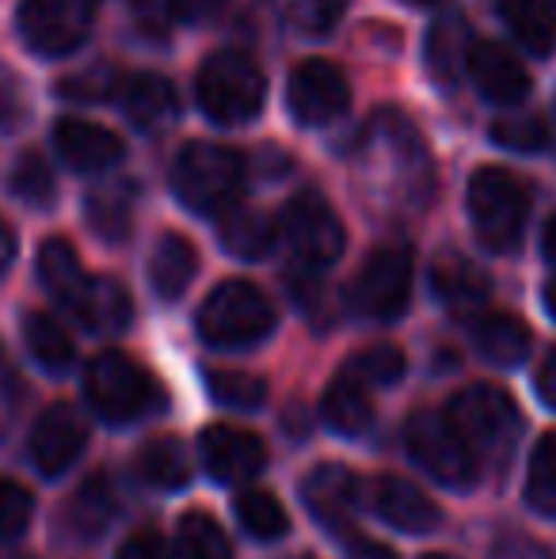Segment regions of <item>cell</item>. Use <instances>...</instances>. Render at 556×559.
Segmentation results:
<instances>
[{"label":"cell","instance_id":"6da1fadb","mask_svg":"<svg viewBox=\"0 0 556 559\" xmlns=\"http://www.w3.org/2000/svg\"><path fill=\"white\" fill-rule=\"evenodd\" d=\"M240 187H245V160L229 145L191 141L171 164V191L202 217H222L225 210H233Z\"/></svg>","mask_w":556,"mask_h":559},{"label":"cell","instance_id":"7a4b0ae2","mask_svg":"<svg viewBox=\"0 0 556 559\" xmlns=\"http://www.w3.org/2000/svg\"><path fill=\"white\" fill-rule=\"evenodd\" d=\"M450 423L465 438L476 461H499L514 453L522 435V412L514 396L499 384H469L450 400Z\"/></svg>","mask_w":556,"mask_h":559},{"label":"cell","instance_id":"3957f363","mask_svg":"<svg viewBox=\"0 0 556 559\" xmlns=\"http://www.w3.org/2000/svg\"><path fill=\"white\" fill-rule=\"evenodd\" d=\"M275 332V305L252 282H222L199 309V335L222 350H245Z\"/></svg>","mask_w":556,"mask_h":559},{"label":"cell","instance_id":"277c9868","mask_svg":"<svg viewBox=\"0 0 556 559\" xmlns=\"http://www.w3.org/2000/svg\"><path fill=\"white\" fill-rule=\"evenodd\" d=\"M469 217L484 248L511 251L527 233L530 187L507 168H476L469 179Z\"/></svg>","mask_w":556,"mask_h":559},{"label":"cell","instance_id":"5b68a950","mask_svg":"<svg viewBox=\"0 0 556 559\" xmlns=\"http://www.w3.org/2000/svg\"><path fill=\"white\" fill-rule=\"evenodd\" d=\"M194 96H199V107L214 118V122L240 126L263 111L268 81H263L260 66H256L252 58L225 50V53H214V58L199 69Z\"/></svg>","mask_w":556,"mask_h":559},{"label":"cell","instance_id":"8992f818","mask_svg":"<svg viewBox=\"0 0 556 559\" xmlns=\"http://www.w3.org/2000/svg\"><path fill=\"white\" fill-rule=\"evenodd\" d=\"M84 392H88V404L96 407L99 419L134 423L153 407L156 381L138 358L122 350H107L92 358L88 373H84Z\"/></svg>","mask_w":556,"mask_h":559},{"label":"cell","instance_id":"52a82bcc","mask_svg":"<svg viewBox=\"0 0 556 559\" xmlns=\"http://www.w3.org/2000/svg\"><path fill=\"white\" fill-rule=\"evenodd\" d=\"M404 445H409L412 461L446 487H473L481 476V461L458 435L450 415L416 412L404 427Z\"/></svg>","mask_w":556,"mask_h":559},{"label":"cell","instance_id":"ba28073f","mask_svg":"<svg viewBox=\"0 0 556 559\" xmlns=\"http://www.w3.org/2000/svg\"><path fill=\"white\" fill-rule=\"evenodd\" d=\"M412 251L409 248H378L363 263L351 282V305L366 320H397L412 301Z\"/></svg>","mask_w":556,"mask_h":559},{"label":"cell","instance_id":"9c48e42d","mask_svg":"<svg viewBox=\"0 0 556 559\" xmlns=\"http://www.w3.org/2000/svg\"><path fill=\"white\" fill-rule=\"evenodd\" d=\"M279 236L289 243L297 263L317 266V271L335 263L343 255V243H347V233H343L335 210L312 191L286 202V210L279 214Z\"/></svg>","mask_w":556,"mask_h":559},{"label":"cell","instance_id":"30bf717a","mask_svg":"<svg viewBox=\"0 0 556 559\" xmlns=\"http://www.w3.org/2000/svg\"><path fill=\"white\" fill-rule=\"evenodd\" d=\"M96 0H23L20 4V35L43 58H66L88 38Z\"/></svg>","mask_w":556,"mask_h":559},{"label":"cell","instance_id":"8fae6325","mask_svg":"<svg viewBox=\"0 0 556 559\" xmlns=\"http://www.w3.org/2000/svg\"><path fill=\"white\" fill-rule=\"evenodd\" d=\"M286 104L289 115L301 126H328L335 122L351 104V84L340 66L324 58L297 61L286 81Z\"/></svg>","mask_w":556,"mask_h":559},{"label":"cell","instance_id":"7c38bea8","mask_svg":"<svg viewBox=\"0 0 556 559\" xmlns=\"http://www.w3.org/2000/svg\"><path fill=\"white\" fill-rule=\"evenodd\" d=\"M202 464L217 484H248L252 476H260L268 468V445L252 430L229 427V423H217L206 427L199 438Z\"/></svg>","mask_w":556,"mask_h":559},{"label":"cell","instance_id":"4fadbf2b","mask_svg":"<svg viewBox=\"0 0 556 559\" xmlns=\"http://www.w3.org/2000/svg\"><path fill=\"white\" fill-rule=\"evenodd\" d=\"M84 442H88V427L81 415L66 404H54L38 415L35 430H31V461L46 479H58L84 453Z\"/></svg>","mask_w":556,"mask_h":559},{"label":"cell","instance_id":"5bb4252c","mask_svg":"<svg viewBox=\"0 0 556 559\" xmlns=\"http://www.w3.org/2000/svg\"><path fill=\"white\" fill-rule=\"evenodd\" d=\"M301 499L328 533H347L358 514V479L343 464H317L301 479Z\"/></svg>","mask_w":556,"mask_h":559},{"label":"cell","instance_id":"9a60e30c","mask_svg":"<svg viewBox=\"0 0 556 559\" xmlns=\"http://www.w3.org/2000/svg\"><path fill=\"white\" fill-rule=\"evenodd\" d=\"M469 76H473V84L481 88L484 99L504 107L527 104L530 88H534L527 66L496 43H473V50H469Z\"/></svg>","mask_w":556,"mask_h":559},{"label":"cell","instance_id":"2e32d148","mask_svg":"<svg viewBox=\"0 0 556 559\" xmlns=\"http://www.w3.org/2000/svg\"><path fill=\"white\" fill-rule=\"evenodd\" d=\"M54 148L73 171H107L122 160V138L84 118H61L54 126Z\"/></svg>","mask_w":556,"mask_h":559},{"label":"cell","instance_id":"e0dca14e","mask_svg":"<svg viewBox=\"0 0 556 559\" xmlns=\"http://www.w3.org/2000/svg\"><path fill=\"white\" fill-rule=\"evenodd\" d=\"M374 510H378L381 522L401 533H430L442 522V510L435 507V499L404 476H378Z\"/></svg>","mask_w":556,"mask_h":559},{"label":"cell","instance_id":"ac0fdd59","mask_svg":"<svg viewBox=\"0 0 556 559\" xmlns=\"http://www.w3.org/2000/svg\"><path fill=\"white\" fill-rule=\"evenodd\" d=\"M66 309L81 320L88 332H122L134 317V305H130V294L119 286L115 278H104V274H84L81 286L69 294Z\"/></svg>","mask_w":556,"mask_h":559},{"label":"cell","instance_id":"d6986e66","mask_svg":"<svg viewBox=\"0 0 556 559\" xmlns=\"http://www.w3.org/2000/svg\"><path fill=\"white\" fill-rule=\"evenodd\" d=\"M199 274V251L187 236L164 233L149 255V286L161 301H179Z\"/></svg>","mask_w":556,"mask_h":559},{"label":"cell","instance_id":"ffe728a7","mask_svg":"<svg viewBox=\"0 0 556 559\" xmlns=\"http://www.w3.org/2000/svg\"><path fill=\"white\" fill-rule=\"evenodd\" d=\"M119 96H122V115L130 118V126H138V130H145V133L164 130V126L176 118V107H179L176 88H171L164 76H153V73L122 81Z\"/></svg>","mask_w":556,"mask_h":559},{"label":"cell","instance_id":"44dd1931","mask_svg":"<svg viewBox=\"0 0 556 559\" xmlns=\"http://www.w3.org/2000/svg\"><path fill=\"white\" fill-rule=\"evenodd\" d=\"M473 343L481 350V358H488L492 366L511 369L527 361L534 335H530V328L514 312H484L473 324Z\"/></svg>","mask_w":556,"mask_h":559},{"label":"cell","instance_id":"7402d4cb","mask_svg":"<svg viewBox=\"0 0 556 559\" xmlns=\"http://www.w3.org/2000/svg\"><path fill=\"white\" fill-rule=\"evenodd\" d=\"M430 286L438 301L450 305L453 312H476L488 301V274L465 255H442L430 266Z\"/></svg>","mask_w":556,"mask_h":559},{"label":"cell","instance_id":"603a6c76","mask_svg":"<svg viewBox=\"0 0 556 559\" xmlns=\"http://www.w3.org/2000/svg\"><path fill=\"white\" fill-rule=\"evenodd\" d=\"M499 15L534 58H549L556 50V8L549 0H499Z\"/></svg>","mask_w":556,"mask_h":559},{"label":"cell","instance_id":"cb8c5ba5","mask_svg":"<svg viewBox=\"0 0 556 559\" xmlns=\"http://www.w3.org/2000/svg\"><path fill=\"white\" fill-rule=\"evenodd\" d=\"M320 419L335 430V435H366L374 427V404H370V389L347 381V377H335L328 384L324 400H320Z\"/></svg>","mask_w":556,"mask_h":559},{"label":"cell","instance_id":"d4e9b609","mask_svg":"<svg viewBox=\"0 0 556 559\" xmlns=\"http://www.w3.org/2000/svg\"><path fill=\"white\" fill-rule=\"evenodd\" d=\"M138 472L145 484L161 487V491H179V487L191 484V453H187V445L179 442L176 435H161L153 438V442L141 445L138 453Z\"/></svg>","mask_w":556,"mask_h":559},{"label":"cell","instance_id":"484cf974","mask_svg":"<svg viewBox=\"0 0 556 559\" xmlns=\"http://www.w3.org/2000/svg\"><path fill=\"white\" fill-rule=\"evenodd\" d=\"M469 27L461 15H442L435 27L427 31V69L435 81L453 84L461 69H469Z\"/></svg>","mask_w":556,"mask_h":559},{"label":"cell","instance_id":"4316f807","mask_svg":"<svg viewBox=\"0 0 556 559\" xmlns=\"http://www.w3.org/2000/svg\"><path fill=\"white\" fill-rule=\"evenodd\" d=\"M279 240V222L263 210H225L222 243L237 259H263Z\"/></svg>","mask_w":556,"mask_h":559},{"label":"cell","instance_id":"83f0119b","mask_svg":"<svg viewBox=\"0 0 556 559\" xmlns=\"http://www.w3.org/2000/svg\"><path fill=\"white\" fill-rule=\"evenodd\" d=\"M23 343H27L31 358L46 369V373H66L73 366V338H69L66 328L58 324L46 312H27L23 317Z\"/></svg>","mask_w":556,"mask_h":559},{"label":"cell","instance_id":"f1b7e54d","mask_svg":"<svg viewBox=\"0 0 556 559\" xmlns=\"http://www.w3.org/2000/svg\"><path fill=\"white\" fill-rule=\"evenodd\" d=\"M404 369H409V358H404L401 346L378 343V346H366V350L351 354L340 377H347V381L363 384V389H389V384L401 381Z\"/></svg>","mask_w":556,"mask_h":559},{"label":"cell","instance_id":"f546056e","mask_svg":"<svg viewBox=\"0 0 556 559\" xmlns=\"http://www.w3.org/2000/svg\"><path fill=\"white\" fill-rule=\"evenodd\" d=\"M111 514H115V495H111V487H107V479L96 476L69 499L66 525L76 533V537L88 540V537H96V533H104V525L111 522Z\"/></svg>","mask_w":556,"mask_h":559},{"label":"cell","instance_id":"4dcf8cb0","mask_svg":"<svg viewBox=\"0 0 556 559\" xmlns=\"http://www.w3.org/2000/svg\"><path fill=\"white\" fill-rule=\"evenodd\" d=\"M233 510H237V522L245 525L256 540H279V537H286V530H289L286 507H282L271 491H260V487L240 491Z\"/></svg>","mask_w":556,"mask_h":559},{"label":"cell","instance_id":"1f68e13d","mask_svg":"<svg viewBox=\"0 0 556 559\" xmlns=\"http://www.w3.org/2000/svg\"><path fill=\"white\" fill-rule=\"evenodd\" d=\"M38 278H43V286L66 305L69 294L84 282V266H81V255L73 251V243L58 240V236L46 240L43 251H38Z\"/></svg>","mask_w":556,"mask_h":559},{"label":"cell","instance_id":"d6a6232c","mask_svg":"<svg viewBox=\"0 0 556 559\" xmlns=\"http://www.w3.org/2000/svg\"><path fill=\"white\" fill-rule=\"evenodd\" d=\"M179 556L184 559H233V545L225 530L206 510H187L179 518Z\"/></svg>","mask_w":556,"mask_h":559},{"label":"cell","instance_id":"836d02e7","mask_svg":"<svg viewBox=\"0 0 556 559\" xmlns=\"http://www.w3.org/2000/svg\"><path fill=\"white\" fill-rule=\"evenodd\" d=\"M527 502L537 514H556V430L534 445L527 464Z\"/></svg>","mask_w":556,"mask_h":559},{"label":"cell","instance_id":"e575fe53","mask_svg":"<svg viewBox=\"0 0 556 559\" xmlns=\"http://www.w3.org/2000/svg\"><path fill=\"white\" fill-rule=\"evenodd\" d=\"M206 384H210V396L222 407H233V412H252L268 396V384L252 373H240V369H217V373L206 377Z\"/></svg>","mask_w":556,"mask_h":559},{"label":"cell","instance_id":"d590c367","mask_svg":"<svg viewBox=\"0 0 556 559\" xmlns=\"http://www.w3.org/2000/svg\"><path fill=\"white\" fill-rule=\"evenodd\" d=\"M492 138L496 145L511 148V153H537L549 145V126L542 115H519V118H496L492 122Z\"/></svg>","mask_w":556,"mask_h":559},{"label":"cell","instance_id":"8d00e7d4","mask_svg":"<svg viewBox=\"0 0 556 559\" xmlns=\"http://www.w3.org/2000/svg\"><path fill=\"white\" fill-rule=\"evenodd\" d=\"M12 194L27 206H46L54 199V176L38 153H23L12 168Z\"/></svg>","mask_w":556,"mask_h":559},{"label":"cell","instance_id":"74e56055","mask_svg":"<svg viewBox=\"0 0 556 559\" xmlns=\"http://www.w3.org/2000/svg\"><path fill=\"white\" fill-rule=\"evenodd\" d=\"M31 518H35V495L15 479H0V540L23 537Z\"/></svg>","mask_w":556,"mask_h":559},{"label":"cell","instance_id":"f35d334b","mask_svg":"<svg viewBox=\"0 0 556 559\" xmlns=\"http://www.w3.org/2000/svg\"><path fill=\"white\" fill-rule=\"evenodd\" d=\"M343 12H347V0H294V4H289L294 27L312 38L328 35V31L343 20Z\"/></svg>","mask_w":556,"mask_h":559},{"label":"cell","instance_id":"ab89813d","mask_svg":"<svg viewBox=\"0 0 556 559\" xmlns=\"http://www.w3.org/2000/svg\"><path fill=\"white\" fill-rule=\"evenodd\" d=\"M88 222L104 240H122L130 233L127 194H96V199H88Z\"/></svg>","mask_w":556,"mask_h":559},{"label":"cell","instance_id":"60d3db41","mask_svg":"<svg viewBox=\"0 0 556 559\" xmlns=\"http://www.w3.org/2000/svg\"><path fill=\"white\" fill-rule=\"evenodd\" d=\"M115 559H171V548L156 530H138L134 537L122 540Z\"/></svg>","mask_w":556,"mask_h":559},{"label":"cell","instance_id":"b9f144b4","mask_svg":"<svg viewBox=\"0 0 556 559\" xmlns=\"http://www.w3.org/2000/svg\"><path fill=\"white\" fill-rule=\"evenodd\" d=\"M130 4H134L138 27L149 31V35H164L168 31V15H176L171 0H130Z\"/></svg>","mask_w":556,"mask_h":559},{"label":"cell","instance_id":"7bdbcfd3","mask_svg":"<svg viewBox=\"0 0 556 559\" xmlns=\"http://www.w3.org/2000/svg\"><path fill=\"white\" fill-rule=\"evenodd\" d=\"M66 88H69V96H73V99H107V96H111V88H115V73H111V69H99V73H88L84 81H81V76H76V81H69Z\"/></svg>","mask_w":556,"mask_h":559},{"label":"cell","instance_id":"ee69618b","mask_svg":"<svg viewBox=\"0 0 556 559\" xmlns=\"http://www.w3.org/2000/svg\"><path fill=\"white\" fill-rule=\"evenodd\" d=\"M171 8H176V15H184V20H210L214 12H222L225 0H171Z\"/></svg>","mask_w":556,"mask_h":559},{"label":"cell","instance_id":"f6af8a7d","mask_svg":"<svg viewBox=\"0 0 556 559\" xmlns=\"http://www.w3.org/2000/svg\"><path fill=\"white\" fill-rule=\"evenodd\" d=\"M537 396L549 407H556V350L545 358V366L537 369Z\"/></svg>","mask_w":556,"mask_h":559},{"label":"cell","instance_id":"bcb514c9","mask_svg":"<svg viewBox=\"0 0 556 559\" xmlns=\"http://www.w3.org/2000/svg\"><path fill=\"white\" fill-rule=\"evenodd\" d=\"M351 559H397V556L381 545H366V540H358V545H351Z\"/></svg>","mask_w":556,"mask_h":559},{"label":"cell","instance_id":"7dc6e473","mask_svg":"<svg viewBox=\"0 0 556 559\" xmlns=\"http://www.w3.org/2000/svg\"><path fill=\"white\" fill-rule=\"evenodd\" d=\"M12 255H15V236H12V228L0 222V271L12 263Z\"/></svg>","mask_w":556,"mask_h":559},{"label":"cell","instance_id":"c3c4849f","mask_svg":"<svg viewBox=\"0 0 556 559\" xmlns=\"http://www.w3.org/2000/svg\"><path fill=\"white\" fill-rule=\"evenodd\" d=\"M542 248H545V255L556 263V214L549 217V225H545V233H542Z\"/></svg>","mask_w":556,"mask_h":559},{"label":"cell","instance_id":"681fc988","mask_svg":"<svg viewBox=\"0 0 556 559\" xmlns=\"http://www.w3.org/2000/svg\"><path fill=\"white\" fill-rule=\"evenodd\" d=\"M545 309H549V317L556 320V278L545 286Z\"/></svg>","mask_w":556,"mask_h":559},{"label":"cell","instance_id":"f907efd6","mask_svg":"<svg viewBox=\"0 0 556 559\" xmlns=\"http://www.w3.org/2000/svg\"><path fill=\"white\" fill-rule=\"evenodd\" d=\"M419 559H458V556H450V552H427V556H419Z\"/></svg>","mask_w":556,"mask_h":559},{"label":"cell","instance_id":"816d5d0a","mask_svg":"<svg viewBox=\"0 0 556 559\" xmlns=\"http://www.w3.org/2000/svg\"><path fill=\"white\" fill-rule=\"evenodd\" d=\"M409 4H435V0H409Z\"/></svg>","mask_w":556,"mask_h":559}]
</instances>
